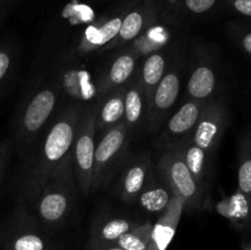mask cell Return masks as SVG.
I'll return each mask as SVG.
<instances>
[{
  "label": "cell",
  "mask_w": 251,
  "mask_h": 250,
  "mask_svg": "<svg viewBox=\"0 0 251 250\" xmlns=\"http://www.w3.org/2000/svg\"><path fill=\"white\" fill-rule=\"evenodd\" d=\"M82 109V105L73 103L50 122L25 176L22 185L25 202L33 203L36 201L51 173L71 153Z\"/></svg>",
  "instance_id": "obj_1"
},
{
  "label": "cell",
  "mask_w": 251,
  "mask_h": 250,
  "mask_svg": "<svg viewBox=\"0 0 251 250\" xmlns=\"http://www.w3.org/2000/svg\"><path fill=\"white\" fill-rule=\"evenodd\" d=\"M59 87L51 83L38 86L19 107L14 119L15 146L21 154L41 136L54 117L59 100Z\"/></svg>",
  "instance_id": "obj_2"
},
{
  "label": "cell",
  "mask_w": 251,
  "mask_h": 250,
  "mask_svg": "<svg viewBox=\"0 0 251 250\" xmlns=\"http://www.w3.org/2000/svg\"><path fill=\"white\" fill-rule=\"evenodd\" d=\"M76 188L77 183L70 153L51 173L33 202L42 222L48 225H60L73 208Z\"/></svg>",
  "instance_id": "obj_3"
},
{
  "label": "cell",
  "mask_w": 251,
  "mask_h": 250,
  "mask_svg": "<svg viewBox=\"0 0 251 250\" xmlns=\"http://www.w3.org/2000/svg\"><path fill=\"white\" fill-rule=\"evenodd\" d=\"M157 173L171 189L172 194L180 196L185 210H200L205 206L207 188L193 176L176 151H162L157 162Z\"/></svg>",
  "instance_id": "obj_4"
},
{
  "label": "cell",
  "mask_w": 251,
  "mask_h": 250,
  "mask_svg": "<svg viewBox=\"0 0 251 250\" xmlns=\"http://www.w3.org/2000/svg\"><path fill=\"white\" fill-rule=\"evenodd\" d=\"M96 103L83 107L74 141L71 156L78 190L87 195L91 193L93 161L96 151Z\"/></svg>",
  "instance_id": "obj_5"
},
{
  "label": "cell",
  "mask_w": 251,
  "mask_h": 250,
  "mask_svg": "<svg viewBox=\"0 0 251 250\" xmlns=\"http://www.w3.org/2000/svg\"><path fill=\"white\" fill-rule=\"evenodd\" d=\"M131 136L124 122L107 130L96 145L91 193L107 185L117 167L124 159Z\"/></svg>",
  "instance_id": "obj_6"
},
{
  "label": "cell",
  "mask_w": 251,
  "mask_h": 250,
  "mask_svg": "<svg viewBox=\"0 0 251 250\" xmlns=\"http://www.w3.org/2000/svg\"><path fill=\"white\" fill-rule=\"evenodd\" d=\"M210 100H188L167 118L154 139V146L161 151L180 149L193 139L199 118Z\"/></svg>",
  "instance_id": "obj_7"
},
{
  "label": "cell",
  "mask_w": 251,
  "mask_h": 250,
  "mask_svg": "<svg viewBox=\"0 0 251 250\" xmlns=\"http://www.w3.org/2000/svg\"><path fill=\"white\" fill-rule=\"evenodd\" d=\"M181 88V74L178 63H169L166 74L154 88L147 108L145 127L150 134H157L171 115Z\"/></svg>",
  "instance_id": "obj_8"
},
{
  "label": "cell",
  "mask_w": 251,
  "mask_h": 250,
  "mask_svg": "<svg viewBox=\"0 0 251 250\" xmlns=\"http://www.w3.org/2000/svg\"><path fill=\"white\" fill-rule=\"evenodd\" d=\"M157 21H161V0H136L124 16L119 33L100 53L125 48Z\"/></svg>",
  "instance_id": "obj_9"
},
{
  "label": "cell",
  "mask_w": 251,
  "mask_h": 250,
  "mask_svg": "<svg viewBox=\"0 0 251 250\" xmlns=\"http://www.w3.org/2000/svg\"><path fill=\"white\" fill-rule=\"evenodd\" d=\"M228 123L229 112L227 105L220 98H213L201 113L191 142L215 154L225 136Z\"/></svg>",
  "instance_id": "obj_10"
},
{
  "label": "cell",
  "mask_w": 251,
  "mask_h": 250,
  "mask_svg": "<svg viewBox=\"0 0 251 250\" xmlns=\"http://www.w3.org/2000/svg\"><path fill=\"white\" fill-rule=\"evenodd\" d=\"M153 174L152 158L147 152L130 157L124 163L118 180L117 191L124 202L131 203L139 199L150 178Z\"/></svg>",
  "instance_id": "obj_11"
},
{
  "label": "cell",
  "mask_w": 251,
  "mask_h": 250,
  "mask_svg": "<svg viewBox=\"0 0 251 250\" xmlns=\"http://www.w3.org/2000/svg\"><path fill=\"white\" fill-rule=\"evenodd\" d=\"M135 1L136 0H124L123 4L118 9H115L114 12L102 17L93 26H91L85 32L78 44V51L81 54L92 53V51L100 53V50L105 46H108L119 33L124 16Z\"/></svg>",
  "instance_id": "obj_12"
},
{
  "label": "cell",
  "mask_w": 251,
  "mask_h": 250,
  "mask_svg": "<svg viewBox=\"0 0 251 250\" xmlns=\"http://www.w3.org/2000/svg\"><path fill=\"white\" fill-rule=\"evenodd\" d=\"M0 244L4 250H48V243L43 235L32 229L24 206H20L9 227L2 230Z\"/></svg>",
  "instance_id": "obj_13"
},
{
  "label": "cell",
  "mask_w": 251,
  "mask_h": 250,
  "mask_svg": "<svg viewBox=\"0 0 251 250\" xmlns=\"http://www.w3.org/2000/svg\"><path fill=\"white\" fill-rule=\"evenodd\" d=\"M141 56L134 49L125 47L120 49L109 65L97 77L98 98L103 97L114 88L124 86L136 74Z\"/></svg>",
  "instance_id": "obj_14"
},
{
  "label": "cell",
  "mask_w": 251,
  "mask_h": 250,
  "mask_svg": "<svg viewBox=\"0 0 251 250\" xmlns=\"http://www.w3.org/2000/svg\"><path fill=\"white\" fill-rule=\"evenodd\" d=\"M184 210V200L180 196L173 194L171 201L161 212L158 220L154 225H152L151 242L147 250H167L176 235Z\"/></svg>",
  "instance_id": "obj_15"
},
{
  "label": "cell",
  "mask_w": 251,
  "mask_h": 250,
  "mask_svg": "<svg viewBox=\"0 0 251 250\" xmlns=\"http://www.w3.org/2000/svg\"><path fill=\"white\" fill-rule=\"evenodd\" d=\"M220 0H161V21L179 25L186 19H195L212 11Z\"/></svg>",
  "instance_id": "obj_16"
},
{
  "label": "cell",
  "mask_w": 251,
  "mask_h": 250,
  "mask_svg": "<svg viewBox=\"0 0 251 250\" xmlns=\"http://www.w3.org/2000/svg\"><path fill=\"white\" fill-rule=\"evenodd\" d=\"M125 85L114 88L96 102V130L104 132L124 122Z\"/></svg>",
  "instance_id": "obj_17"
},
{
  "label": "cell",
  "mask_w": 251,
  "mask_h": 250,
  "mask_svg": "<svg viewBox=\"0 0 251 250\" xmlns=\"http://www.w3.org/2000/svg\"><path fill=\"white\" fill-rule=\"evenodd\" d=\"M147 118V100L141 87L137 74H135L125 85V113L124 124L130 136L145 126Z\"/></svg>",
  "instance_id": "obj_18"
},
{
  "label": "cell",
  "mask_w": 251,
  "mask_h": 250,
  "mask_svg": "<svg viewBox=\"0 0 251 250\" xmlns=\"http://www.w3.org/2000/svg\"><path fill=\"white\" fill-rule=\"evenodd\" d=\"M218 90V77L215 68L207 61H201L193 69L186 83L188 100H211Z\"/></svg>",
  "instance_id": "obj_19"
},
{
  "label": "cell",
  "mask_w": 251,
  "mask_h": 250,
  "mask_svg": "<svg viewBox=\"0 0 251 250\" xmlns=\"http://www.w3.org/2000/svg\"><path fill=\"white\" fill-rule=\"evenodd\" d=\"M169 66L168 54L162 50L153 51L145 58H142L141 65L137 68V77H139L141 87L144 90L147 100V108H149L150 100L152 97L154 88L162 80Z\"/></svg>",
  "instance_id": "obj_20"
},
{
  "label": "cell",
  "mask_w": 251,
  "mask_h": 250,
  "mask_svg": "<svg viewBox=\"0 0 251 250\" xmlns=\"http://www.w3.org/2000/svg\"><path fill=\"white\" fill-rule=\"evenodd\" d=\"M179 153L184 163L186 164L190 173L193 174L194 178L201 184L206 186L208 185V179L211 178L213 167V156L215 154L210 153L206 150L196 146L191 141L181 146L180 149L173 150Z\"/></svg>",
  "instance_id": "obj_21"
},
{
  "label": "cell",
  "mask_w": 251,
  "mask_h": 250,
  "mask_svg": "<svg viewBox=\"0 0 251 250\" xmlns=\"http://www.w3.org/2000/svg\"><path fill=\"white\" fill-rule=\"evenodd\" d=\"M168 26V24L162 21L154 22L126 47L134 49L141 59L153 51L162 50L171 41L172 32Z\"/></svg>",
  "instance_id": "obj_22"
},
{
  "label": "cell",
  "mask_w": 251,
  "mask_h": 250,
  "mask_svg": "<svg viewBox=\"0 0 251 250\" xmlns=\"http://www.w3.org/2000/svg\"><path fill=\"white\" fill-rule=\"evenodd\" d=\"M136 223L127 218H102L95 222L91 230L90 245H100L115 243L123 234L136 227Z\"/></svg>",
  "instance_id": "obj_23"
},
{
  "label": "cell",
  "mask_w": 251,
  "mask_h": 250,
  "mask_svg": "<svg viewBox=\"0 0 251 250\" xmlns=\"http://www.w3.org/2000/svg\"><path fill=\"white\" fill-rule=\"evenodd\" d=\"M172 194L171 189L168 188L163 179L159 176L158 173H154L150 178L149 183L146 184L144 190L139 195L140 205L149 212H162L171 201Z\"/></svg>",
  "instance_id": "obj_24"
},
{
  "label": "cell",
  "mask_w": 251,
  "mask_h": 250,
  "mask_svg": "<svg viewBox=\"0 0 251 250\" xmlns=\"http://www.w3.org/2000/svg\"><path fill=\"white\" fill-rule=\"evenodd\" d=\"M238 191L251 205V130L242 134L238 145Z\"/></svg>",
  "instance_id": "obj_25"
},
{
  "label": "cell",
  "mask_w": 251,
  "mask_h": 250,
  "mask_svg": "<svg viewBox=\"0 0 251 250\" xmlns=\"http://www.w3.org/2000/svg\"><path fill=\"white\" fill-rule=\"evenodd\" d=\"M218 210L221 215L238 225H245L251 216V205L239 191H237V194L232 196L227 202H221Z\"/></svg>",
  "instance_id": "obj_26"
},
{
  "label": "cell",
  "mask_w": 251,
  "mask_h": 250,
  "mask_svg": "<svg viewBox=\"0 0 251 250\" xmlns=\"http://www.w3.org/2000/svg\"><path fill=\"white\" fill-rule=\"evenodd\" d=\"M152 225L146 222L144 225H137L127 233L123 234L115 244L124 250H147L151 242Z\"/></svg>",
  "instance_id": "obj_27"
},
{
  "label": "cell",
  "mask_w": 251,
  "mask_h": 250,
  "mask_svg": "<svg viewBox=\"0 0 251 250\" xmlns=\"http://www.w3.org/2000/svg\"><path fill=\"white\" fill-rule=\"evenodd\" d=\"M17 61V49L10 42L0 43V92L14 76Z\"/></svg>",
  "instance_id": "obj_28"
},
{
  "label": "cell",
  "mask_w": 251,
  "mask_h": 250,
  "mask_svg": "<svg viewBox=\"0 0 251 250\" xmlns=\"http://www.w3.org/2000/svg\"><path fill=\"white\" fill-rule=\"evenodd\" d=\"M233 38L235 39L240 48L247 54L251 55V28L249 27L234 26L232 32Z\"/></svg>",
  "instance_id": "obj_29"
},
{
  "label": "cell",
  "mask_w": 251,
  "mask_h": 250,
  "mask_svg": "<svg viewBox=\"0 0 251 250\" xmlns=\"http://www.w3.org/2000/svg\"><path fill=\"white\" fill-rule=\"evenodd\" d=\"M12 142L10 140H4L0 142V184L6 172L7 164H9L10 157H11Z\"/></svg>",
  "instance_id": "obj_30"
},
{
  "label": "cell",
  "mask_w": 251,
  "mask_h": 250,
  "mask_svg": "<svg viewBox=\"0 0 251 250\" xmlns=\"http://www.w3.org/2000/svg\"><path fill=\"white\" fill-rule=\"evenodd\" d=\"M227 4L235 14L251 19V0H227Z\"/></svg>",
  "instance_id": "obj_31"
},
{
  "label": "cell",
  "mask_w": 251,
  "mask_h": 250,
  "mask_svg": "<svg viewBox=\"0 0 251 250\" xmlns=\"http://www.w3.org/2000/svg\"><path fill=\"white\" fill-rule=\"evenodd\" d=\"M90 250H124L115 243L110 244H100V245H90Z\"/></svg>",
  "instance_id": "obj_32"
},
{
  "label": "cell",
  "mask_w": 251,
  "mask_h": 250,
  "mask_svg": "<svg viewBox=\"0 0 251 250\" xmlns=\"http://www.w3.org/2000/svg\"><path fill=\"white\" fill-rule=\"evenodd\" d=\"M10 6H11V5H10L6 0H0V21L4 19V16L6 15Z\"/></svg>",
  "instance_id": "obj_33"
},
{
  "label": "cell",
  "mask_w": 251,
  "mask_h": 250,
  "mask_svg": "<svg viewBox=\"0 0 251 250\" xmlns=\"http://www.w3.org/2000/svg\"><path fill=\"white\" fill-rule=\"evenodd\" d=\"M242 250H251V242L244 243V245H243Z\"/></svg>",
  "instance_id": "obj_34"
},
{
  "label": "cell",
  "mask_w": 251,
  "mask_h": 250,
  "mask_svg": "<svg viewBox=\"0 0 251 250\" xmlns=\"http://www.w3.org/2000/svg\"><path fill=\"white\" fill-rule=\"evenodd\" d=\"M6 1H7V2H9V4H10V5H12V4H14V2L19 1V0H6Z\"/></svg>",
  "instance_id": "obj_35"
},
{
  "label": "cell",
  "mask_w": 251,
  "mask_h": 250,
  "mask_svg": "<svg viewBox=\"0 0 251 250\" xmlns=\"http://www.w3.org/2000/svg\"><path fill=\"white\" fill-rule=\"evenodd\" d=\"M123 1H124V0H123Z\"/></svg>",
  "instance_id": "obj_36"
}]
</instances>
